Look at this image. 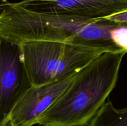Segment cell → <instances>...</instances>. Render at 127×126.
Listing matches in <instances>:
<instances>
[{
  "label": "cell",
  "instance_id": "cell-1",
  "mask_svg": "<svg viewBox=\"0 0 127 126\" xmlns=\"http://www.w3.org/2000/svg\"><path fill=\"white\" fill-rule=\"evenodd\" d=\"M116 23L104 17L88 19L36 12L16 2H9L0 12V35L17 44L28 41H50L84 46L104 52H125L112 41L110 32Z\"/></svg>",
  "mask_w": 127,
  "mask_h": 126
},
{
  "label": "cell",
  "instance_id": "cell-2",
  "mask_svg": "<svg viewBox=\"0 0 127 126\" xmlns=\"http://www.w3.org/2000/svg\"><path fill=\"white\" fill-rule=\"evenodd\" d=\"M125 52H105L74 77L63 95L40 116L42 126H86L115 87Z\"/></svg>",
  "mask_w": 127,
  "mask_h": 126
},
{
  "label": "cell",
  "instance_id": "cell-3",
  "mask_svg": "<svg viewBox=\"0 0 127 126\" xmlns=\"http://www.w3.org/2000/svg\"><path fill=\"white\" fill-rule=\"evenodd\" d=\"M19 45L31 86L56 82L77 74L105 53L84 46L50 41H28Z\"/></svg>",
  "mask_w": 127,
  "mask_h": 126
},
{
  "label": "cell",
  "instance_id": "cell-4",
  "mask_svg": "<svg viewBox=\"0 0 127 126\" xmlns=\"http://www.w3.org/2000/svg\"><path fill=\"white\" fill-rule=\"evenodd\" d=\"M31 86L20 45L0 35V126L9 119L16 103Z\"/></svg>",
  "mask_w": 127,
  "mask_h": 126
},
{
  "label": "cell",
  "instance_id": "cell-5",
  "mask_svg": "<svg viewBox=\"0 0 127 126\" xmlns=\"http://www.w3.org/2000/svg\"><path fill=\"white\" fill-rule=\"evenodd\" d=\"M31 11L99 19L127 9V0H22L16 2Z\"/></svg>",
  "mask_w": 127,
  "mask_h": 126
},
{
  "label": "cell",
  "instance_id": "cell-6",
  "mask_svg": "<svg viewBox=\"0 0 127 126\" xmlns=\"http://www.w3.org/2000/svg\"><path fill=\"white\" fill-rule=\"evenodd\" d=\"M75 75L60 81L38 86H31L20 98L11 112L14 126H32L67 90Z\"/></svg>",
  "mask_w": 127,
  "mask_h": 126
},
{
  "label": "cell",
  "instance_id": "cell-7",
  "mask_svg": "<svg viewBox=\"0 0 127 126\" xmlns=\"http://www.w3.org/2000/svg\"><path fill=\"white\" fill-rule=\"evenodd\" d=\"M86 126H127V107L117 109L109 100Z\"/></svg>",
  "mask_w": 127,
  "mask_h": 126
},
{
  "label": "cell",
  "instance_id": "cell-8",
  "mask_svg": "<svg viewBox=\"0 0 127 126\" xmlns=\"http://www.w3.org/2000/svg\"><path fill=\"white\" fill-rule=\"evenodd\" d=\"M113 43L127 54V22L117 23L110 32Z\"/></svg>",
  "mask_w": 127,
  "mask_h": 126
},
{
  "label": "cell",
  "instance_id": "cell-9",
  "mask_svg": "<svg viewBox=\"0 0 127 126\" xmlns=\"http://www.w3.org/2000/svg\"><path fill=\"white\" fill-rule=\"evenodd\" d=\"M104 18L110 22H115V23L127 22V9L116 14L104 17Z\"/></svg>",
  "mask_w": 127,
  "mask_h": 126
},
{
  "label": "cell",
  "instance_id": "cell-10",
  "mask_svg": "<svg viewBox=\"0 0 127 126\" xmlns=\"http://www.w3.org/2000/svg\"><path fill=\"white\" fill-rule=\"evenodd\" d=\"M3 126H14V125L13 124V123H12V122L11 121V120L9 119L4 124Z\"/></svg>",
  "mask_w": 127,
  "mask_h": 126
}]
</instances>
